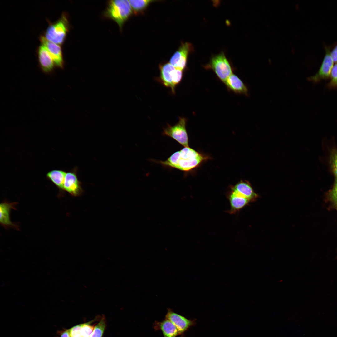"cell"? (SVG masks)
I'll return each mask as SVG.
<instances>
[{"label": "cell", "mask_w": 337, "mask_h": 337, "mask_svg": "<svg viewBox=\"0 0 337 337\" xmlns=\"http://www.w3.org/2000/svg\"><path fill=\"white\" fill-rule=\"evenodd\" d=\"M13 203H2L0 205V222L2 225L7 226L13 225L11 221L9 213L10 209L14 207Z\"/></svg>", "instance_id": "cell-18"}, {"label": "cell", "mask_w": 337, "mask_h": 337, "mask_svg": "<svg viewBox=\"0 0 337 337\" xmlns=\"http://www.w3.org/2000/svg\"><path fill=\"white\" fill-rule=\"evenodd\" d=\"M165 319L170 321L176 326L180 335L185 332L193 324L192 321L174 312L170 309L168 310Z\"/></svg>", "instance_id": "cell-12"}, {"label": "cell", "mask_w": 337, "mask_h": 337, "mask_svg": "<svg viewBox=\"0 0 337 337\" xmlns=\"http://www.w3.org/2000/svg\"><path fill=\"white\" fill-rule=\"evenodd\" d=\"M82 325H77L69 329L70 337H82L81 332Z\"/></svg>", "instance_id": "cell-25"}, {"label": "cell", "mask_w": 337, "mask_h": 337, "mask_svg": "<svg viewBox=\"0 0 337 337\" xmlns=\"http://www.w3.org/2000/svg\"><path fill=\"white\" fill-rule=\"evenodd\" d=\"M330 195L331 199L337 204V178L335 177L333 188Z\"/></svg>", "instance_id": "cell-26"}, {"label": "cell", "mask_w": 337, "mask_h": 337, "mask_svg": "<svg viewBox=\"0 0 337 337\" xmlns=\"http://www.w3.org/2000/svg\"><path fill=\"white\" fill-rule=\"evenodd\" d=\"M230 208L228 212L234 214L247 205L250 201L237 192L231 190L227 195Z\"/></svg>", "instance_id": "cell-14"}, {"label": "cell", "mask_w": 337, "mask_h": 337, "mask_svg": "<svg viewBox=\"0 0 337 337\" xmlns=\"http://www.w3.org/2000/svg\"><path fill=\"white\" fill-rule=\"evenodd\" d=\"M154 327L162 331L164 337H176L180 335L176 326L166 319L161 322H156Z\"/></svg>", "instance_id": "cell-16"}, {"label": "cell", "mask_w": 337, "mask_h": 337, "mask_svg": "<svg viewBox=\"0 0 337 337\" xmlns=\"http://www.w3.org/2000/svg\"><path fill=\"white\" fill-rule=\"evenodd\" d=\"M205 159L199 153L188 147L175 152L165 161L153 160L165 167L188 172L195 168Z\"/></svg>", "instance_id": "cell-1"}, {"label": "cell", "mask_w": 337, "mask_h": 337, "mask_svg": "<svg viewBox=\"0 0 337 337\" xmlns=\"http://www.w3.org/2000/svg\"><path fill=\"white\" fill-rule=\"evenodd\" d=\"M334 62L329 49L326 48L325 54L320 69L316 74L309 78L308 80L316 82L321 79L328 78L330 76Z\"/></svg>", "instance_id": "cell-8"}, {"label": "cell", "mask_w": 337, "mask_h": 337, "mask_svg": "<svg viewBox=\"0 0 337 337\" xmlns=\"http://www.w3.org/2000/svg\"><path fill=\"white\" fill-rule=\"evenodd\" d=\"M224 83L227 87L233 92L247 96L248 95L247 88L242 81L235 75L233 74L231 75Z\"/></svg>", "instance_id": "cell-15"}, {"label": "cell", "mask_w": 337, "mask_h": 337, "mask_svg": "<svg viewBox=\"0 0 337 337\" xmlns=\"http://www.w3.org/2000/svg\"><path fill=\"white\" fill-rule=\"evenodd\" d=\"M205 67L211 69L217 77L224 83L232 74L231 65L223 52L212 56Z\"/></svg>", "instance_id": "cell-4"}, {"label": "cell", "mask_w": 337, "mask_h": 337, "mask_svg": "<svg viewBox=\"0 0 337 337\" xmlns=\"http://www.w3.org/2000/svg\"><path fill=\"white\" fill-rule=\"evenodd\" d=\"M66 173L59 170L50 171L47 174V177L55 185L61 189L64 190V184Z\"/></svg>", "instance_id": "cell-17"}, {"label": "cell", "mask_w": 337, "mask_h": 337, "mask_svg": "<svg viewBox=\"0 0 337 337\" xmlns=\"http://www.w3.org/2000/svg\"><path fill=\"white\" fill-rule=\"evenodd\" d=\"M129 1L133 12L136 15L142 14L151 3L155 1L152 0Z\"/></svg>", "instance_id": "cell-19"}, {"label": "cell", "mask_w": 337, "mask_h": 337, "mask_svg": "<svg viewBox=\"0 0 337 337\" xmlns=\"http://www.w3.org/2000/svg\"><path fill=\"white\" fill-rule=\"evenodd\" d=\"M132 13L129 0H111L108 3L105 15L114 20L121 29L124 24Z\"/></svg>", "instance_id": "cell-2"}, {"label": "cell", "mask_w": 337, "mask_h": 337, "mask_svg": "<svg viewBox=\"0 0 337 337\" xmlns=\"http://www.w3.org/2000/svg\"><path fill=\"white\" fill-rule=\"evenodd\" d=\"M183 75V70L176 68L174 73L173 78V84L175 87L181 81Z\"/></svg>", "instance_id": "cell-24"}, {"label": "cell", "mask_w": 337, "mask_h": 337, "mask_svg": "<svg viewBox=\"0 0 337 337\" xmlns=\"http://www.w3.org/2000/svg\"><path fill=\"white\" fill-rule=\"evenodd\" d=\"M76 169L66 173L64 184V190L72 195H80L82 192L81 183L78 179Z\"/></svg>", "instance_id": "cell-10"}, {"label": "cell", "mask_w": 337, "mask_h": 337, "mask_svg": "<svg viewBox=\"0 0 337 337\" xmlns=\"http://www.w3.org/2000/svg\"><path fill=\"white\" fill-rule=\"evenodd\" d=\"M330 162L332 172L335 177L337 178V149H333L331 152Z\"/></svg>", "instance_id": "cell-21"}, {"label": "cell", "mask_w": 337, "mask_h": 337, "mask_svg": "<svg viewBox=\"0 0 337 337\" xmlns=\"http://www.w3.org/2000/svg\"><path fill=\"white\" fill-rule=\"evenodd\" d=\"M159 68L160 75L157 80L165 86L170 88L172 93L175 94V87L173 84V78L176 68L169 62H164L160 64Z\"/></svg>", "instance_id": "cell-7"}, {"label": "cell", "mask_w": 337, "mask_h": 337, "mask_svg": "<svg viewBox=\"0 0 337 337\" xmlns=\"http://www.w3.org/2000/svg\"><path fill=\"white\" fill-rule=\"evenodd\" d=\"M231 190L237 192L251 202L255 201L258 197L247 181L241 180L231 187Z\"/></svg>", "instance_id": "cell-13"}, {"label": "cell", "mask_w": 337, "mask_h": 337, "mask_svg": "<svg viewBox=\"0 0 337 337\" xmlns=\"http://www.w3.org/2000/svg\"><path fill=\"white\" fill-rule=\"evenodd\" d=\"M60 337H70L69 329L62 332L60 334Z\"/></svg>", "instance_id": "cell-28"}, {"label": "cell", "mask_w": 337, "mask_h": 337, "mask_svg": "<svg viewBox=\"0 0 337 337\" xmlns=\"http://www.w3.org/2000/svg\"><path fill=\"white\" fill-rule=\"evenodd\" d=\"M330 76L331 81L329 84L330 87H337V63L333 66L331 70Z\"/></svg>", "instance_id": "cell-23"}, {"label": "cell", "mask_w": 337, "mask_h": 337, "mask_svg": "<svg viewBox=\"0 0 337 337\" xmlns=\"http://www.w3.org/2000/svg\"><path fill=\"white\" fill-rule=\"evenodd\" d=\"M42 44L46 48L54 61L55 65L58 67L62 68L64 62L61 48L59 45L51 42L43 36L40 37Z\"/></svg>", "instance_id": "cell-9"}, {"label": "cell", "mask_w": 337, "mask_h": 337, "mask_svg": "<svg viewBox=\"0 0 337 337\" xmlns=\"http://www.w3.org/2000/svg\"><path fill=\"white\" fill-rule=\"evenodd\" d=\"M193 50L191 43L181 42L179 48L171 57L169 63L176 68L183 71L186 67L189 55Z\"/></svg>", "instance_id": "cell-6"}, {"label": "cell", "mask_w": 337, "mask_h": 337, "mask_svg": "<svg viewBox=\"0 0 337 337\" xmlns=\"http://www.w3.org/2000/svg\"><path fill=\"white\" fill-rule=\"evenodd\" d=\"M331 56L334 62H337V45L331 52Z\"/></svg>", "instance_id": "cell-27"}, {"label": "cell", "mask_w": 337, "mask_h": 337, "mask_svg": "<svg viewBox=\"0 0 337 337\" xmlns=\"http://www.w3.org/2000/svg\"><path fill=\"white\" fill-rule=\"evenodd\" d=\"M105 327V322L103 318L94 327V330L90 337H102Z\"/></svg>", "instance_id": "cell-20"}, {"label": "cell", "mask_w": 337, "mask_h": 337, "mask_svg": "<svg viewBox=\"0 0 337 337\" xmlns=\"http://www.w3.org/2000/svg\"><path fill=\"white\" fill-rule=\"evenodd\" d=\"M94 327L90 322L83 324L82 325L81 332L83 337H90L92 334Z\"/></svg>", "instance_id": "cell-22"}, {"label": "cell", "mask_w": 337, "mask_h": 337, "mask_svg": "<svg viewBox=\"0 0 337 337\" xmlns=\"http://www.w3.org/2000/svg\"></svg>", "instance_id": "cell-29"}, {"label": "cell", "mask_w": 337, "mask_h": 337, "mask_svg": "<svg viewBox=\"0 0 337 337\" xmlns=\"http://www.w3.org/2000/svg\"><path fill=\"white\" fill-rule=\"evenodd\" d=\"M187 119L183 117H179L178 122L171 126L167 124L163 128V135L169 137L178 142L184 147H188V139L186 125Z\"/></svg>", "instance_id": "cell-5"}, {"label": "cell", "mask_w": 337, "mask_h": 337, "mask_svg": "<svg viewBox=\"0 0 337 337\" xmlns=\"http://www.w3.org/2000/svg\"><path fill=\"white\" fill-rule=\"evenodd\" d=\"M68 30L67 18L63 14L57 21L48 26L44 37L48 41L60 45L64 42Z\"/></svg>", "instance_id": "cell-3"}, {"label": "cell", "mask_w": 337, "mask_h": 337, "mask_svg": "<svg viewBox=\"0 0 337 337\" xmlns=\"http://www.w3.org/2000/svg\"><path fill=\"white\" fill-rule=\"evenodd\" d=\"M37 52L39 65L43 72L47 74L52 72L55 64L46 48L42 44L38 47Z\"/></svg>", "instance_id": "cell-11"}]
</instances>
